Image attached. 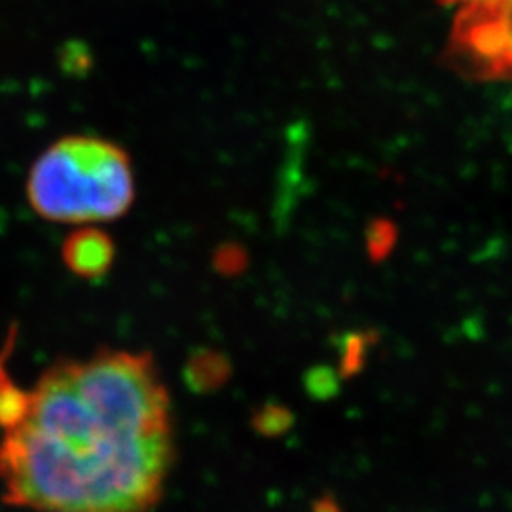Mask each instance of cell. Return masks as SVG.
Masks as SVG:
<instances>
[{"label": "cell", "mask_w": 512, "mask_h": 512, "mask_svg": "<svg viewBox=\"0 0 512 512\" xmlns=\"http://www.w3.org/2000/svg\"><path fill=\"white\" fill-rule=\"evenodd\" d=\"M175 459L171 401L150 353L101 349L50 366L0 440V486L18 507L152 512Z\"/></svg>", "instance_id": "cell-1"}, {"label": "cell", "mask_w": 512, "mask_h": 512, "mask_svg": "<svg viewBox=\"0 0 512 512\" xmlns=\"http://www.w3.org/2000/svg\"><path fill=\"white\" fill-rule=\"evenodd\" d=\"M27 198L35 213L52 222L120 219L135 202L131 158L120 145L101 137H63L31 167Z\"/></svg>", "instance_id": "cell-2"}, {"label": "cell", "mask_w": 512, "mask_h": 512, "mask_svg": "<svg viewBox=\"0 0 512 512\" xmlns=\"http://www.w3.org/2000/svg\"><path fill=\"white\" fill-rule=\"evenodd\" d=\"M446 57L476 78L512 76V0H473L461 6Z\"/></svg>", "instance_id": "cell-3"}, {"label": "cell", "mask_w": 512, "mask_h": 512, "mask_svg": "<svg viewBox=\"0 0 512 512\" xmlns=\"http://www.w3.org/2000/svg\"><path fill=\"white\" fill-rule=\"evenodd\" d=\"M116 258L114 241L105 230L84 226L63 243L65 266L84 279H97L110 272Z\"/></svg>", "instance_id": "cell-4"}, {"label": "cell", "mask_w": 512, "mask_h": 512, "mask_svg": "<svg viewBox=\"0 0 512 512\" xmlns=\"http://www.w3.org/2000/svg\"><path fill=\"white\" fill-rule=\"evenodd\" d=\"M10 348L12 342H8L4 351L0 353V427L4 431L14 427L25 416L29 403V391L19 387L8 372L6 357L10 353Z\"/></svg>", "instance_id": "cell-5"}, {"label": "cell", "mask_w": 512, "mask_h": 512, "mask_svg": "<svg viewBox=\"0 0 512 512\" xmlns=\"http://www.w3.org/2000/svg\"><path fill=\"white\" fill-rule=\"evenodd\" d=\"M440 4H444V6H452V4H467V2H473V0H439Z\"/></svg>", "instance_id": "cell-6"}]
</instances>
